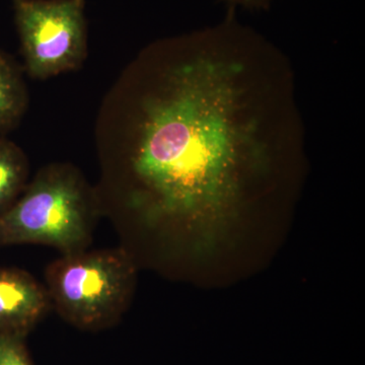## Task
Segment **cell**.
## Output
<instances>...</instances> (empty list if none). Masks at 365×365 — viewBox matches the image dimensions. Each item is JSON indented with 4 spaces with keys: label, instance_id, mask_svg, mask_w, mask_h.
<instances>
[{
    "label": "cell",
    "instance_id": "ba28073f",
    "mask_svg": "<svg viewBox=\"0 0 365 365\" xmlns=\"http://www.w3.org/2000/svg\"><path fill=\"white\" fill-rule=\"evenodd\" d=\"M26 337L0 334V365H33Z\"/></svg>",
    "mask_w": 365,
    "mask_h": 365
},
{
    "label": "cell",
    "instance_id": "9c48e42d",
    "mask_svg": "<svg viewBox=\"0 0 365 365\" xmlns=\"http://www.w3.org/2000/svg\"><path fill=\"white\" fill-rule=\"evenodd\" d=\"M227 9H237V6L249 9H264L270 6L273 0H222Z\"/></svg>",
    "mask_w": 365,
    "mask_h": 365
},
{
    "label": "cell",
    "instance_id": "6da1fadb",
    "mask_svg": "<svg viewBox=\"0 0 365 365\" xmlns=\"http://www.w3.org/2000/svg\"><path fill=\"white\" fill-rule=\"evenodd\" d=\"M306 129L289 58L225 20L150 43L108 91L96 124L101 215L209 239L299 165Z\"/></svg>",
    "mask_w": 365,
    "mask_h": 365
},
{
    "label": "cell",
    "instance_id": "7a4b0ae2",
    "mask_svg": "<svg viewBox=\"0 0 365 365\" xmlns=\"http://www.w3.org/2000/svg\"><path fill=\"white\" fill-rule=\"evenodd\" d=\"M95 188L74 165L50 163L0 215V246L44 245L61 254L83 251L101 217Z\"/></svg>",
    "mask_w": 365,
    "mask_h": 365
},
{
    "label": "cell",
    "instance_id": "3957f363",
    "mask_svg": "<svg viewBox=\"0 0 365 365\" xmlns=\"http://www.w3.org/2000/svg\"><path fill=\"white\" fill-rule=\"evenodd\" d=\"M136 261L123 247L63 254L45 271L52 307L79 330L116 325L130 304Z\"/></svg>",
    "mask_w": 365,
    "mask_h": 365
},
{
    "label": "cell",
    "instance_id": "52a82bcc",
    "mask_svg": "<svg viewBox=\"0 0 365 365\" xmlns=\"http://www.w3.org/2000/svg\"><path fill=\"white\" fill-rule=\"evenodd\" d=\"M30 165L18 144L0 137V215L6 213L28 185Z\"/></svg>",
    "mask_w": 365,
    "mask_h": 365
},
{
    "label": "cell",
    "instance_id": "5b68a950",
    "mask_svg": "<svg viewBox=\"0 0 365 365\" xmlns=\"http://www.w3.org/2000/svg\"><path fill=\"white\" fill-rule=\"evenodd\" d=\"M50 309L44 284L21 269L0 267V334L26 337Z\"/></svg>",
    "mask_w": 365,
    "mask_h": 365
},
{
    "label": "cell",
    "instance_id": "8992f818",
    "mask_svg": "<svg viewBox=\"0 0 365 365\" xmlns=\"http://www.w3.org/2000/svg\"><path fill=\"white\" fill-rule=\"evenodd\" d=\"M23 68L0 49V137L19 126L29 106Z\"/></svg>",
    "mask_w": 365,
    "mask_h": 365
},
{
    "label": "cell",
    "instance_id": "277c9868",
    "mask_svg": "<svg viewBox=\"0 0 365 365\" xmlns=\"http://www.w3.org/2000/svg\"><path fill=\"white\" fill-rule=\"evenodd\" d=\"M24 71L45 81L73 71L88 56L86 0H13Z\"/></svg>",
    "mask_w": 365,
    "mask_h": 365
}]
</instances>
